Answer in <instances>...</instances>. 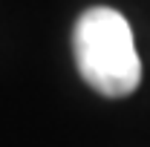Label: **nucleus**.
I'll list each match as a JSON object with an SVG mask.
<instances>
[{
  "label": "nucleus",
  "mask_w": 150,
  "mask_h": 147,
  "mask_svg": "<svg viewBox=\"0 0 150 147\" xmlns=\"http://www.w3.org/2000/svg\"><path fill=\"white\" fill-rule=\"evenodd\" d=\"M75 64L81 78L107 98L130 95L142 81V61L133 43V29L121 12L110 6L87 9L72 35Z\"/></svg>",
  "instance_id": "f257e3e1"
}]
</instances>
